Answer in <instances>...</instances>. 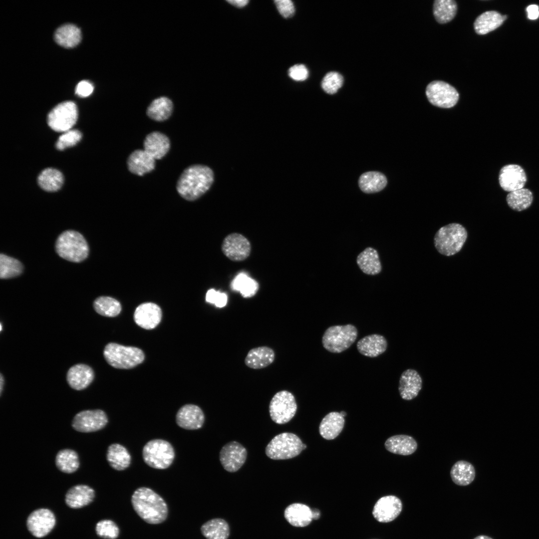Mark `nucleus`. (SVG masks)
<instances>
[{"label": "nucleus", "instance_id": "nucleus-53", "mask_svg": "<svg viewBox=\"0 0 539 539\" xmlns=\"http://www.w3.org/2000/svg\"><path fill=\"white\" fill-rule=\"evenodd\" d=\"M227 2L237 7H243L248 4L249 1L247 0H227Z\"/></svg>", "mask_w": 539, "mask_h": 539}, {"label": "nucleus", "instance_id": "nucleus-26", "mask_svg": "<svg viewBox=\"0 0 539 539\" xmlns=\"http://www.w3.org/2000/svg\"><path fill=\"white\" fill-rule=\"evenodd\" d=\"M356 346L360 354L369 357H375L386 351L387 342L383 335L373 334L360 339Z\"/></svg>", "mask_w": 539, "mask_h": 539}, {"label": "nucleus", "instance_id": "nucleus-33", "mask_svg": "<svg viewBox=\"0 0 539 539\" xmlns=\"http://www.w3.org/2000/svg\"><path fill=\"white\" fill-rule=\"evenodd\" d=\"M356 262L360 270L365 274L375 275L381 270L378 254L372 248H367L359 254Z\"/></svg>", "mask_w": 539, "mask_h": 539}, {"label": "nucleus", "instance_id": "nucleus-3", "mask_svg": "<svg viewBox=\"0 0 539 539\" xmlns=\"http://www.w3.org/2000/svg\"><path fill=\"white\" fill-rule=\"evenodd\" d=\"M55 250L61 258L74 263L84 261L89 253L88 245L84 237L72 230L64 231L58 236Z\"/></svg>", "mask_w": 539, "mask_h": 539}, {"label": "nucleus", "instance_id": "nucleus-20", "mask_svg": "<svg viewBox=\"0 0 539 539\" xmlns=\"http://www.w3.org/2000/svg\"><path fill=\"white\" fill-rule=\"evenodd\" d=\"M422 387V379L415 369H408L401 374L398 390L401 397L411 400L416 397Z\"/></svg>", "mask_w": 539, "mask_h": 539}, {"label": "nucleus", "instance_id": "nucleus-49", "mask_svg": "<svg viewBox=\"0 0 539 539\" xmlns=\"http://www.w3.org/2000/svg\"><path fill=\"white\" fill-rule=\"evenodd\" d=\"M279 13L284 18L293 16L295 8L293 2L290 0H276L274 1Z\"/></svg>", "mask_w": 539, "mask_h": 539}, {"label": "nucleus", "instance_id": "nucleus-45", "mask_svg": "<svg viewBox=\"0 0 539 539\" xmlns=\"http://www.w3.org/2000/svg\"><path fill=\"white\" fill-rule=\"evenodd\" d=\"M96 534L100 538L106 539H116L119 535V529L117 524L110 520H102L96 525Z\"/></svg>", "mask_w": 539, "mask_h": 539}, {"label": "nucleus", "instance_id": "nucleus-57", "mask_svg": "<svg viewBox=\"0 0 539 539\" xmlns=\"http://www.w3.org/2000/svg\"><path fill=\"white\" fill-rule=\"evenodd\" d=\"M1 329H2V326H1V323H0V331H1Z\"/></svg>", "mask_w": 539, "mask_h": 539}, {"label": "nucleus", "instance_id": "nucleus-25", "mask_svg": "<svg viewBox=\"0 0 539 539\" xmlns=\"http://www.w3.org/2000/svg\"><path fill=\"white\" fill-rule=\"evenodd\" d=\"M284 517L292 526L304 527L311 522L313 513L307 505L296 503L291 504L285 508Z\"/></svg>", "mask_w": 539, "mask_h": 539}, {"label": "nucleus", "instance_id": "nucleus-15", "mask_svg": "<svg viewBox=\"0 0 539 539\" xmlns=\"http://www.w3.org/2000/svg\"><path fill=\"white\" fill-rule=\"evenodd\" d=\"M247 456L246 448L239 443L232 441L222 447L220 452V460L226 471L235 472L244 465Z\"/></svg>", "mask_w": 539, "mask_h": 539}, {"label": "nucleus", "instance_id": "nucleus-42", "mask_svg": "<svg viewBox=\"0 0 539 539\" xmlns=\"http://www.w3.org/2000/svg\"><path fill=\"white\" fill-rule=\"evenodd\" d=\"M38 183L44 190L54 192L62 186L63 177L59 171L53 168H47L42 171L38 176Z\"/></svg>", "mask_w": 539, "mask_h": 539}, {"label": "nucleus", "instance_id": "nucleus-1", "mask_svg": "<svg viewBox=\"0 0 539 539\" xmlns=\"http://www.w3.org/2000/svg\"><path fill=\"white\" fill-rule=\"evenodd\" d=\"M131 501L136 513L148 524H161L168 517V508L165 501L150 488H137L132 495Z\"/></svg>", "mask_w": 539, "mask_h": 539}, {"label": "nucleus", "instance_id": "nucleus-7", "mask_svg": "<svg viewBox=\"0 0 539 539\" xmlns=\"http://www.w3.org/2000/svg\"><path fill=\"white\" fill-rule=\"evenodd\" d=\"M306 447L297 435L284 432L271 439L266 447V454L273 460H285L297 456Z\"/></svg>", "mask_w": 539, "mask_h": 539}, {"label": "nucleus", "instance_id": "nucleus-39", "mask_svg": "<svg viewBox=\"0 0 539 539\" xmlns=\"http://www.w3.org/2000/svg\"><path fill=\"white\" fill-rule=\"evenodd\" d=\"M433 14L436 20L444 24L451 21L455 16L457 4L453 0H436L433 3Z\"/></svg>", "mask_w": 539, "mask_h": 539}, {"label": "nucleus", "instance_id": "nucleus-11", "mask_svg": "<svg viewBox=\"0 0 539 539\" xmlns=\"http://www.w3.org/2000/svg\"><path fill=\"white\" fill-rule=\"evenodd\" d=\"M426 94L432 105L444 108L454 106L459 98L458 91L453 86L439 80L433 81L427 85Z\"/></svg>", "mask_w": 539, "mask_h": 539}, {"label": "nucleus", "instance_id": "nucleus-12", "mask_svg": "<svg viewBox=\"0 0 539 539\" xmlns=\"http://www.w3.org/2000/svg\"><path fill=\"white\" fill-rule=\"evenodd\" d=\"M108 420L106 413L100 409L80 411L73 417L72 427L76 431L89 433L104 428Z\"/></svg>", "mask_w": 539, "mask_h": 539}, {"label": "nucleus", "instance_id": "nucleus-22", "mask_svg": "<svg viewBox=\"0 0 539 539\" xmlns=\"http://www.w3.org/2000/svg\"><path fill=\"white\" fill-rule=\"evenodd\" d=\"M127 164L131 173L142 176L154 169L155 159L144 149H137L129 155Z\"/></svg>", "mask_w": 539, "mask_h": 539}, {"label": "nucleus", "instance_id": "nucleus-18", "mask_svg": "<svg viewBox=\"0 0 539 539\" xmlns=\"http://www.w3.org/2000/svg\"><path fill=\"white\" fill-rule=\"evenodd\" d=\"M204 414L200 407L194 404L182 406L176 415V422L180 427L190 430L201 428L204 422Z\"/></svg>", "mask_w": 539, "mask_h": 539}, {"label": "nucleus", "instance_id": "nucleus-54", "mask_svg": "<svg viewBox=\"0 0 539 539\" xmlns=\"http://www.w3.org/2000/svg\"><path fill=\"white\" fill-rule=\"evenodd\" d=\"M3 385H4V378H3V377L2 375V374H0V395H1V393L2 392V389H3Z\"/></svg>", "mask_w": 539, "mask_h": 539}, {"label": "nucleus", "instance_id": "nucleus-28", "mask_svg": "<svg viewBox=\"0 0 539 539\" xmlns=\"http://www.w3.org/2000/svg\"><path fill=\"white\" fill-rule=\"evenodd\" d=\"M384 445L390 452L404 456L412 454L417 448L416 440L407 435L391 436L386 440Z\"/></svg>", "mask_w": 539, "mask_h": 539}, {"label": "nucleus", "instance_id": "nucleus-46", "mask_svg": "<svg viewBox=\"0 0 539 539\" xmlns=\"http://www.w3.org/2000/svg\"><path fill=\"white\" fill-rule=\"evenodd\" d=\"M343 83L342 76L337 72H330L323 77L321 82V87L327 93L333 94L341 88Z\"/></svg>", "mask_w": 539, "mask_h": 539}, {"label": "nucleus", "instance_id": "nucleus-23", "mask_svg": "<svg viewBox=\"0 0 539 539\" xmlns=\"http://www.w3.org/2000/svg\"><path fill=\"white\" fill-rule=\"evenodd\" d=\"M143 146L144 150L155 159H160L169 151L170 142L166 135L154 131L146 136Z\"/></svg>", "mask_w": 539, "mask_h": 539}, {"label": "nucleus", "instance_id": "nucleus-2", "mask_svg": "<svg viewBox=\"0 0 539 539\" xmlns=\"http://www.w3.org/2000/svg\"><path fill=\"white\" fill-rule=\"evenodd\" d=\"M214 181L211 169L202 165H193L186 168L180 176L176 185L179 195L186 200H196L204 195Z\"/></svg>", "mask_w": 539, "mask_h": 539}, {"label": "nucleus", "instance_id": "nucleus-24", "mask_svg": "<svg viewBox=\"0 0 539 539\" xmlns=\"http://www.w3.org/2000/svg\"><path fill=\"white\" fill-rule=\"evenodd\" d=\"M95 497L94 490L85 485H77L67 492L65 501L72 509H79L91 503Z\"/></svg>", "mask_w": 539, "mask_h": 539}, {"label": "nucleus", "instance_id": "nucleus-50", "mask_svg": "<svg viewBox=\"0 0 539 539\" xmlns=\"http://www.w3.org/2000/svg\"><path fill=\"white\" fill-rule=\"evenodd\" d=\"M288 75L295 81H303L308 77V71L303 64H296L290 67Z\"/></svg>", "mask_w": 539, "mask_h": 539}, {"label": "nucleus", "instance_id": "nucleus-27", "mask_svg": "<svg viewBox=\"0 0 539 539\" xmlns=\"http://www.w3.org/2000/svg\"><path fill=\"white\" fill-rule=\"evenodd\" d=\"M273 350L268 346H260L251 349L248 353L245 363L249 367L259 369L265 368L274 361Z\"/></svg>", "mask_w": 539, "mask_h": 539}, {"label": "nucleus", "instance_id": "nucleus-21", "mask_svg": "<svg viewBox=\"0 0 539 539\" xmlns=\"http://www.w3.org/2000/svg\"><path fill=\"white\" fill-rule=\"evenodd\" d=\"M93 369L88 365L77 364L68 370L66 379L68 384L73 389L81 390L87 387L94 379Z\"/></svg>", "mask_w": 539, "mask_h": 539}, {"label": "nucleus", "instance_id": "nucleus-48", "mask_svg": "<svg viewBox=\"0 0 539 539\" xmlns=\"http://www.w3.org/2000/svg\"><path fill=\"white\" fill-rule=\"evenodd\" d=\"M206 300L209 303L215 304L218 307L222 308L227 304L228 297L225 293L220 292L214 289H210L206 293Z\"/></svg>", "mask_w": 539, "mask_h": 539}, {"label": "nucleus", "instance_id": "nucleus-35", "mask_svg": "<svg viewBox=\"0 0 539 539\" xmlns=\"http://www.w3.org/2000/svg\"><path fill=\"white\" fill-rule=\"evenodd\" d=\"M201 532L207 539H228L230 530L229 524L224 519H211L202 525Z\"/></svg>", "mask_w": 539, "mask_h": 539}, {"label": "nucleus", "instance_id": "nucleus-9", "mask_svg": "<svg viewBox=\"0 0 539 539\" xmlns=\"http://www.w3.org/2000/svg\"><path fill=\"white\" fill-rule=\"evenodd\" d=\"M296 409L294 396L286 390L280 391L274 394L269 405L271 419L279 424L289 422L294 416Z\"/></svg>", "mask_w": 539, "mask_h": 539}, {"label": "nucleus", "instance_id": "nucleus-6", "mask_svg": "<svg viewBox=\"0 0 539 539\" xmlns=\"http://www.w3.org/2000/svg\"><path fill=\"white\" fill-rule=\"evenodd\" d=\"M104 357L112 367L119 369H130L144 360V354L139 348L109 343L103 351Z\"/></svg>", "mask_w": 539, "mask_h": 539}, {"label": "nucleus", "instance_id": "nucleus-40", "mask_svg": "<svg viewBox=\"0 0 539 539\" xmlns=\"http://www.w3.org/2000/svg\"><path fill=\"white\" fill-rule=\"evenodd\" d=\"M231 287L233 290L239 291L244 298H250L256 294L259 286L255 279L242 272L234 278Z\"/></svg>", "mask_w": 539, "mask_h": 539}, {"label": "nucleus", "instance_id": "nucleus-30", "mask_svg": "<svg viewBox=\"0 0 539 539\" xmlns=\"http://www.w3.org/2000/svg\"><path fill=\"white\" fill-rule=\"evenodd\" d=\"M344 424V417L340 413L330 412L327 414L320 422L319 427L320 434L325 439H333L342 430Z\"/></svg>", "mask_w": 539, "mask_h": 539}, {"label": "nucleus", "instance_id": "nucleus-5", "mask_svg": "<svg viewBox=\"0 0 539 539\" xmlns=\"http://www.w3.org/2000/svg\"><path fill=\"white\" fill-rule=\"evenodd\" d=\"M142 457L144 462L149 467L164 470L172 464L175 453L173 446L169 442L155 439L150 440L144 446Z\"/></svg>", "mask_w": 539, "mask_h": 539}, {"label": "nucleus", "instance_id": "nucleus-37", "mask_svg": "<svg viewBox=\"0 0 539 539\" xmlns=\"http://www.w3.org/2000/svg\"><path fill=\"white\" fill-rule=\"evenodd\" d=\"M173 104L167 97H161L153 100L148 107L147 114L151 119L156 121L168 119L172 113Z\"/></svg>", "mask_w": 539, "mask_h": 539}, {"label": "nucleus", "instance_id": "nucleus-34", "mask_svg": "<svg viewBox=\"0 0 539 539\" xmlns=\"http://www.w3.org/2000/svg\"><path fill=\"white\" fill-rule=\"evenodd\" d=\"M475 474L473 465L463 460L456 462L450 471V476L453 482L462 486L470 484L474 481Z\"/></svg>", "mask_w": 539, "mask_h": 539}, {"label": "nucleus", "instance_id": "nucleus-36", "mask_svg": "<svg viewBox=\"0 0 539 539\" xmlns=\"http://www.w3.org/2000/svg\"><path fill=\"white\" fill-rule=\"evenodd\" d=\"M81 37L80 29L72 24H66L56 30L54 38L60 45L66 48H72L77 45Z\"/></svg>", "mask_w": 539, "mask_h": 539}, {"label": "nucleus", "instance_id": "nucleus-31", "mask_svg": "<svg viewBox=\"0 0 539 539\" xmlns=\"http://www.w3.org/2000/svg\"><path fill=\"white\" fill-rule=\"evenodd\" d=\"M496 11H486L476 19L474 27L475 32L480 35L486 34L499 27L506 19Z\"/></svg>", "mask_w": 539, "mask_h": 539}, {"label": "nucleus", "instance_id": "nucleus-44", "mask_svg": "<svg viewBox=\"0 0 539 539\" xmlns=\"http://www.w3.org/2000/svg\"><path fill=\"white\" fill-rule=\"evenodd\" d=\"M23 271L22 264L17 259L4 254L0 255V277L7 279L16 277Z\"/></svg>", "mask_w": 539, "mask_h": 539}, {"label": "nucleus", "instance_id": "nucleus-19", "mask_svg": "<svg viewBox=\"0 0 539 539\" xmlns=\"http://www.w3.org/2000/svg\"><path fill=\"white\" fill-rule=\"evenodd\" d=\"M162 310L156 304L146 302L140 304L135 309L134 319L136 323L145 329L156 327L161 321Z\"/></svg>", "mask_w": 539, "mask_h": 539}, {"label": "nucleus", "instance_id": "nucleus-4", "mask_svg": "<svg viewBox=\"0 0 539 539\" xmlns=\"http://www.w3.org/2000/svg\"><path fill=\"white\" fill-rule=\"evenodd\" d=\"M467 238L464 227L457 223H452L441 228L434 237V244L441 254L450 256L459 252Z\"/></svg>", "mask_w": 539, "mask_h": 539}, {"label": "nucleus", "instance_id": "nucleus-32", "mask_svg": "<svg viewBox=\"0 0 539 539\" xmlns=\"http://www.w3.org/2000/svg\"><path fill=\"white\" fill-rule=\"evenodd\" d=\"M387 181L385 176L377 171H369L363 173L358 180L361 190L367 194L381 191L386 186Z\"/></svg>", "mask_w": 539, "mask_h": 539}, {"label": "nucleus", "instance_id": "nucleus-16", "mask_svg": "<svg viewBox=\"0 0 539 539\" xmlns=\"http://www.w3.org/2000/svg\"><path fill=\"white\" fill-rule=\"evenodd\" d=\"M527 181L524 169L514 164L504 166L500 170L499 182L501 187L506 192H512L523 188Z\"/></svg>", "mask_w": 539, "mask_h": 539}, {"label": "nucleus", "instance_id": "nucleus-8", "mask_svg": "<svg viewBox=\"0 0 539 539\" xmlns=\"http://www.w3.org/2000/svg\"><path fill=\"white\" fill-rule=\"evenodd\" d=\"M357 334L356 327L351 324L331 326L323 333L322 343L327 351L340 353L350 347L355 341Z\"/></svg>", "mask_w": 539, "mask_h": 539}, {"label": "nucleus", "instance_id": "nucleus-10", "mask_svg": "<svg viewBox=\"0 0 539 539\" xmlns=\"http://www.w3.org/2000/svg\"><path fill=\"white\" fill-rule=\"evenodd\" d=\"M78 117L76 104L72 101H65L56 105L48 115L49 126L57 132H65L71 130Z\"/></svg>", "mask_w": 539, "mask_h": 539}, {"label": "nucleus", "instance_id": "nucleus-14", "mask_svg": "<svg viewBox=\"0 0 539 539\" xmlns=\"http://www.w3.org/2000/svg\"><path fill=\"white\" fill-rule=\"evenodd\" d=\"M55 522V516L50 510L41 508L34 510L29 514L26 520V526L32 535L41 538L52 531Z\"/></svg>", "mask_w": 539, "mask_h": 539}, {"label": "nucleus", "instance_id": "nucleus-38", "mask_svg": "<svg viewBox=\"0 0 539 539\" xmlns=\"http://www.w3.org/2000/svg\"><path fill=\"white\" fill-rule=\"evenodd\" d=\"M534 200L532 192L527 188H522L509 192L506 201L509 207L514 211L521 212L529 208Z\"/></svg>", "mask_w": 539, "mask_h": 539}, {"label": "nucleus", "instance_id": "nucleus-51", "mask_svg": "<svg viewBox=\"0 0 539 539\" xmlns=\"http://www.w3.org/2000/svg\"><path fill=\"white\" fill-rule=\"evenodd\" d=\"M93 90V85L88 81L82 80L77 85L75 93L80 97H85L90 95Z\"/></svg>", "mask_w": 539, "mask_h": 539}, {"label": "nucleus", "instance_id": "nucleus-43", "mask_svg": "<svg viewBox=\"0 0 539 539\" xmlns=\"http://www.w3.org/2000/svg\"><path fill=\"white\" fill-rule=\"evenodd\" d=\"M93 307L98 314L107 317H114L121 310L120 303L109 296H99L94 300Z\"/></svg>", "mask_w": 539, "mask_h": 539}, {"label": "nucleus", "instance_id": "nucleus-17", "mask_svg": "<svg viewBox=\"0 0 539 539\" xmlns=\"http://www.w3.org/2000/svg\"><path fill=\"white\" fill-rule=\"evenodd\" d=\"M402 509L401 501L393 495L384 496L375 503L372 515L380 523H389L394 520Z\"/></svg>", "mask_w": 539, "mask_h": 539}, {"label": "nucleus", "instance_id": "nucleus-29", "mask_svg": "<svg viewBox=\"0 0 539 539\" xmlns=\"http://www.w3.org/2000/svg\"><path fill=\"white\" fill-rule=\"evenodd\" d=\"M106 459L110 467L117 471L126 470L131 462V456L128 450L118 443H113L108 446Z\"/></svg>", "mask_w": 539, "mask_h": 539}, {"label": "nucleus", "instance_id": "nucleus-41", "mask_svg": "<svg viewBox=\"0 0 539 539\" xmlns=\"http://www.w3.org/2000/svg\"><path fill=\"white\" fill-rule=\"evenodd\" d=\"M55 464L62 472L70 474L75 472L79 466L77 453L69 449L58 451L55 457Z\"/></svg>", "mask_w": 539, "mask_h": 539}, {"label": "nucleus", "instance_id": "nucleus-56", "mask_svg": "<svg viewBox=\"0 0 539 539\" xmlns=\"http://www.w3.org/2000/svg\"><path fill=\"white\" fill-rule=\"evenodd\" d=\"M340 413L342 415V416H343V417L345 416L346 415V413L344 411H341Z\"/></svg>", "mask_w": 539, "mask_h": 539}, {"label": "nucleus", "instance_id": "nucleus-47", "mask_svg": "<svg viewBox=\"0 0 539 539\" xmlns=\"http://www.w3.org/2000/svg\"><path fill=\"white\" fill-rule=\"evenodd\" d=\"M81 136L80 132L77 130H70L65 132L58 139L56 147L58 150H62L73 146L80 141Z\"/></svg>", "mask_w": 539, "mask_h": 539}, {"label": "nucleus", "instance_id": "nucleus-52", "mask_svg": "<svg viewBox=\"0 0 539 539\" xmlns=\"http://www.w3.org/2000/svg\"><path fill=\"white\" fill-rule=\"evenodd\" d=\"M528 17L530 19L535 20L539 16V7L536 4H532L527 8Z\"/></svg>", "mask_w": 539, "mask_h": 539}, {"label": "nucleus", "instance_id": "nucleus-13", "mask_svg": "<svg viewBox=\"0 0 539 539\" xmlns=\"http://www.w3.org/2000/svg\"><path fill=\"white\" fill-rule=\"evenodd\" d=\"M251 248L249 240L244 235L237 233L227 235L221 246L225 256L234 262L245 260L251 254Z\"/></svg>", "mask_w": 539, "mask_h": 539}, {"label": "nucleus", "instance_id": "nucleus-55", "mask_svg": "<svg viewBox=\"0 0 539 539\" xmlns=\"http://www.w3.org/2000/svg\"><path fill=\"white\" fill-rule=\"evenodd\" d=\"M474 539H492L491 538H490V537H489L488 536H487L481 535V536H477V537H476Z\"/></svg>", "mask_w": 539, "mask_h": 539}]
</instances>
